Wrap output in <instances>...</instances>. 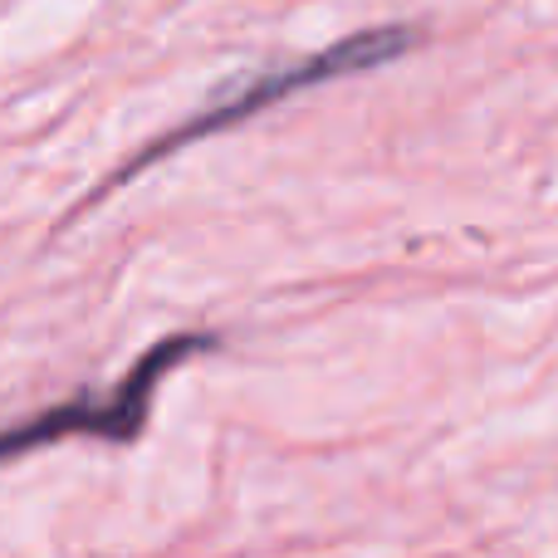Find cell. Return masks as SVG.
I'll return each mask as SVG.
<instances>
[{"label":"cell","mask_w":558,"mask_h":558,"mask_svg":"<svg viewBox=\"0 0 558 558\" xmlns=\"http://www.w3.org/2000/svg\"><path fill=\"white\" fill-rule=\"evenodd\" d=\"M412 45H416L412 29L387 25V29H367V35L338 39L333 49H324V54H308V59H299V64L270 69V74H260V78H251V84H241V88H231V94H221L211 108H202L196 118H186V123L177 128L172 137H162V143H153L147 153H137L133 162H128L123 172L113 177V182H133V177L143 172L147 162H157V157L177 153V147H186V143H202L206 133H221V128L241 123V118H255L260 108H270V104H279V98H289V94H299V88H308V84H328V78L357 74V69L392 64V59L407 54Z\"/></svg>","instance_id":"1"},{"label":"cell","mask_w":558,"mask_h":558,"mask_svg":"<svg viewBox=\"0 0 558 558\" xmlns=\"http://www.w3.org/2000/svg\"><path fill=\"white\" fill-rule=\"evenodd\" d=\"M216 333H177L162 338L157 348H147L143 363L104 397H74V402H59L49 412H39L35 422H20L10 432H0V461H15L25 451H39V446L59 441V436H98V441H118L128 446L137 432L147 426V407H153V392L177 363L196 353H211Z\"/></svg>","instance_id":"2"}]
</instances>
